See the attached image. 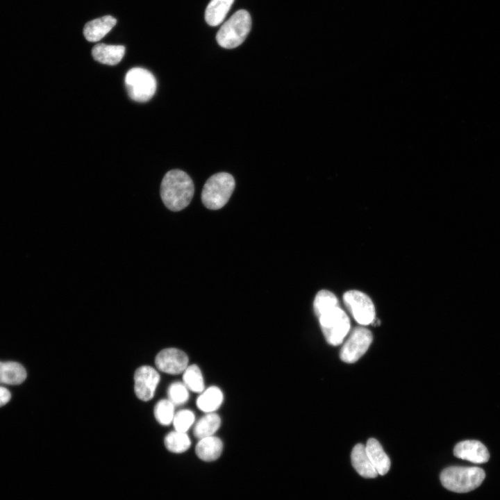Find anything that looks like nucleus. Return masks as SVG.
<instances>
[{
	"instance_id": "17",
	"label": "nucleus",
	"mask_w": 500,
	"mask_h": 500,
	"mask_svg": "<svg viewBox=\"0 0 500 500\" xmlns=\"http://www.w3.org/2000/svg\"><path fill=\"white\" fill-rule=\"evenodd\" d=\"M234 0H211L206 12L205 19L211 26L221 24L229 11Z\"/></svg>"
},
{
	"instance_id": "12",
	"label": "nucleus",
	"mask_w": 500,
	"mask_h": 500,
	"mask_svg": "<svg viewBox=\"0 0 500 500\" xmlns=\"http://www.w3.org/2000/svg\"><path fill=\"white\" fill-rule=\"evenodd\" d=\"M367 454L371 463L379 475H385L390 468V460L379 442L369 438L365 445Z\"/></svg>"
},
{
	"instance_id": "15",
	"label": "nucleus",
	"mask_w": 500,
	"mask_h": 500,
	"mask_svg": "<svg viewBox=\"0 0 500 500\" xmlns=\"http://www.w3.org/2000/svg\"><path fill=\"white\" fill-rule=\"evenodd\" d=\"M351 463L356 472L364 478H375L378 473L367 454L365 445L356 444L351 454Z\"/></svg>"
},
{
	"instance_id": "20",
	"label": "nucleus",
	"mask_w": 500,
	"mask_h": 500,
	"mask_svg": "<svg viewBox=\"0 0 500 500\" xmlns=\"http://www.w3.org/2000/svg\"><path fill=\"white\" fill-rule=\"evenodd\" d=\"M220 424L219 416L214 412H208L195 424L193 428L194 435L199 439L212 436L218 430Z\"/></svg>"
},
{
	"instance_id": "18",
	"label": "nucleus",
	"mask_w": 500,
	"mask_h": 500,
	"mask_svg": "<svg viewBox=\"0 0 500 500\" xmlns=\"http://www.w3.org/2000/svg\"><path fill=\"white\" fill-rule=\"evenodd\" d=\"M26 378L24 367L15 362H0V383L18 385Z\"/></svg>"
},
{
	"instance_id": "9",
	"label": "nucleus",
	"mask_w": 500,
	"mask_h": 500,
	"mask_svg": "<svg viewBox=\"0 0 500 500\" xmlns=\"http://www.w3.org/2000/svg\"><path fill=\"white\" fill-rule=\"evenodd\" d=\"M160 376L151 366L138 367L134 374V391L136 397L143 401L151 400L159 384Z\"/></svg>"
},
{
	"instance_id": "14",
	"label": "nucleus",
	"mask_w": 500,
	"mask_h": 500,
	"mask_svg": "<svg viewBox=\"0 0 500 500\" xmlns=\"http://www.w3.org/2000/svg\"><path fill=\"white\" fill-rule=\"evenodd\" d=\"M125 47L122 45L97 44L92 49L93 58L100 63L116 65L124 57Z\"/></svg>"
},
{
	"instance_id": "19",
	"label": "nucleus",
	"mask_w": 500,
	"mask_h": 500,
	"mask_svg": "<svg viewBox=\"0 0 500 500\" xmlns=\"http://www.w3.org/2000/svg\"><path fill=\"white\" fill-rule=\"evenodd\" d=\"M222 401V390L216 386H211L201 392L197 399V406L203 412H213L221 406Z\"/></svg>"
},
{
	"instance_id": "7",
	"label": "nucleus",
	"mask_w": 500,
	"mask_h": 500,
	"mask_svg": "<svg viewBox=\"0 0 500 500\" xmlns=\"http://www.w3.org/2000/svg\"><path fill=\"white\" fill-rule=\"evenodd\" d=\"M344 305L353 319L360 325L367 326L376 318V310L370 297L364 292L351 290L343 294Z\"/></svg>"
},
{
	"instance_id": "5",
	"label": "nucleus",
	"mask_w": 500,
	"mask_h": 500,
	"mask_svg": "<svg viewBox=\"0 0 500 500\" xmlns=\"http://www.w3.org/2000/svg\"><path fill=\"white\" fill-rule=\"evenodd\" d=\"M129 97L137 102L150 100L156 90V80L153 74L142 67L129 69L124 78Z\"/></svg>"
},
{
	"instance_id": "22",
	"label": "nucleus",
	"mask_w": 500,
	"mask_h": 500,
	"mask_svg": "<svg viewBox=\"0 0 500 500\" xmlns=\"http://www.w3.org/2000/svg\"><path fill=\"white\" fill-rule=\"evenodd\" d=\"M164 444L168 451L175 453H181L190 448L191 440L186 433L174 430L165 436Z\"/></svg>"
},
{
	"instance_id": "24",
	"label": "nucleus",
	"mask_w": 500,
	"mask_h": 500,
	"mask_svg": "<svg viewBox=\"0 0 500 500\" xmlns=\"http://www.w3.org/2000/svg\"><path fill=\"white\" fill-rule=\"evenodd\" d=\"M174 408L175 406L168 399H160L154 406L155 419L162 426L169 425L175 415Z\"/></svg>"
},
{
	"instance_id": "16",
	"label": "nucleus",
	"mask_w": 500,
	"mask_h": 500,
	"mask_svg": "<svg viewBox=\"0 0 500 500\" xmlns=\"http://www.w3.org/2000/svg\"><path fill=\"white\" fill-rule=\"evenodd\" d=\"M223 449L222 440L214 435L199 439L196 445L197 456L204 461H213L217 459Z\"/></svg>"
},
{
	"instance_id": "11",
	"label": "nucleus",
	"mask_w": 500,
	"mask_h": 500,
	"mask_svg": "<svg viewBox=\"0 0 500 500\" xmlns=\"http://www.w3.org/2000/svg\"><path fill=\"white\" fill-rule=\"evenodd\" d=\"M456 457L474 463H484L490 458L486 447L478 440H465L458 442L454 447Z\"/></svg>"
},
{
	"instance_id": "23",
	"label": "nucleus",
	"mask_w": 500,
	"mask_h": 500,
	"mask_svg": "<svg viewBox=\"0 0 500 500\" xmlns=\"http://www.w3.org/2000/svg\"><path fill=\"white\" fill-rule=\"evenodd\" d=\"M183 383L189 390L194 392H201L204 390L203 377L201 369L197 365L187 367L183 372Z\"/></svg>"
},
{
	"instance_id": "3",
	"label": "nucleus",
	"mask_w": 500,
	"mask_h": 500,
	"mask_svg": "<svg viewBox=\"0 0 500 500\" xmlns=\"http://www.w3.org/2000/svg\"><path fill=\"white\" fill-rule=\"evenodd\" d=\"M235 186L233 176L227 172H219L211 176L205 183L201 201L208 209L218 210L228 201Z\"/></svg>"
},
{
	"instance_id": "8",
	"label": "nucleus",
	"mask_w": 500,
	"mask_h": 500,
	"mask_svg": "<svg viewBox=\"0 0 500 500\" xmlns=\"http://www.w3.org/2000/svg\"><path fill=\"white\" fill-rule=\"evenodd\" d=\"M372 338L369 329L363 326L356 327L340 349V359L347 363L356 362L367 351Z\"/></svg>"
},
{
	"instance_id": "25",
	"label": "nucleus",
	"mask_w": 500,
	"mask_h": 500,
	"mask_svg": "<svg viewBox=\"0 0 500 500\" xmlns=\"http://www.w3.org/2000/svg\"><path fill=\"white\" fill-rule=\"evenodd\" d=\"M167 396L174 406H180L188 400L189 390L183 382H174L168 387Z\"/></svg>"
},
{
	"instance_id": "1",
	"label": "nucleus",
	"mask_w": 500,
	"mask_h": 500,
	"mask_svg": "<svg viewBox=\"0 0 500 500\" xmlns=\"http://www.w3.org/2000/svg\"><path fill=\"white\" fill-rule=\"evenodd\" d=\"M160 197L172 211H180L190 203L194 192L192 178L181 169L167 172L161 182Z\"/></svg>"
},
{
	"instance_id": "10",
	"label": "nucleus",
	"mask_w": 500,
	"mask_h": 500,
	"mask_svg": "<svg viewBox=\"0 0 500 500\" xmlns=\"http://www.w3.org/2000/svg\"><path fill=\"white\" fill-rule=\"evenodd\" d=\"M188 355L176 348H167L161 350L156 356V368L169 374H178L188 366Z\"/></svg>"
},
{
	"instance_id": "2",
	"label": "nucleus",
	"mask_w": 500,
	"mask_h": 500,
	"mask_svg": "<svg viewBox=\"0 0 500 500\" xmlns=\"http://www.w3.org/2000/svg\"><path fill=\"white\" fill-rule=\"evenodd\" d=\"M485 477V472L480 467L451 466L442 470L440 478L446 489L465 493L480 486Z\"/></svg>"
},
{
	"instance_id": "27",
	"label": "nucleus",
	"mask_w": 500,
	"mask_h": 500,
	"mask_svg": "<svg viewBox=\"0 0 500 500\" xmlns=\"http://www.w3.org/2000/svg\"><path fill=\"white\" fill-rule=\"evenodd\" d=\"M11 398L10 391L3 387H0V407L7 403Z\"/></svg>"
},
{
	"instance_id": "26",
	"label": "nucleus",
	"mask_w": 500,
	"mask_h": 500,
	"mask_svg": "<svg viewBox=\"0 0 500 500\" xmlns=\"http://www.w3.org/2000/svg\"><path fill=\"white\" fill-rule=\"evenodd\" d=\"M194 422V412L190 410L184 409L175 412L172 423L175 431L186 433Z\"/></svg>"
},
{
	"instance_id": "6",
	"label": "nucleus",
	"mask_w": 500,
	"mask_h": 500,
	"mask_svg": "<svg viewBox=\"0 0 500 500\" xmlns=\"http://www.w3.org/2000/svg\"><path fill=\"white\" fill-rule=\"evenodd\" d=\"M319 321L326 342L333 346L342 343L351 327L349 318L340 306L320 316Z\"/></svg>"
},
{
	"instance_id": "21",
	"label": "nucleus",
	"mask_w": 500,
	"mask_h": 500,
	"mask_svg": "<svg viewBox=\"0 0 500 500\" xmlns=\"http://www.w3.org/2000/svg\"><path fill=\"white\" fill-rule=\"evenodd\" d=\"M340 306L337 297L331 291L322 290L319 291L313 301V310L319 318L328 311Z\"/></svg>"
},
{
	"instance_id": "13",
	"label": "nucleus",
	"mask_w": 500,
	"mask_h": 500,
	"mask_svg": "<svg viewBox=\"0 0 500 500\" xmlns=\"http://www.w3.org/2000/svg\"><path fill=\"white\" fill-rule=\"evenodd\" d=\"M116 23L117 20L110 15L90 21L84 26V36L89 42H97L102 39Z\"/></svg>"
},
{
	"instance_id": "4",
	"label": "nucleus",
	"mask_w": 500,
	"mask_h": 500,
	"mask_svg": "<svg viewBox=\"0 0 500 500\" xmlns=\"http://www.w3.org/2000/svg\"><path fill=\"white\" fill-rule=\"evenodd\" d=\"M251 27V18L245 10L236 11L219 28L216 40L225 49H234L246 39Z\"/></svg>"
}]
</instances>
